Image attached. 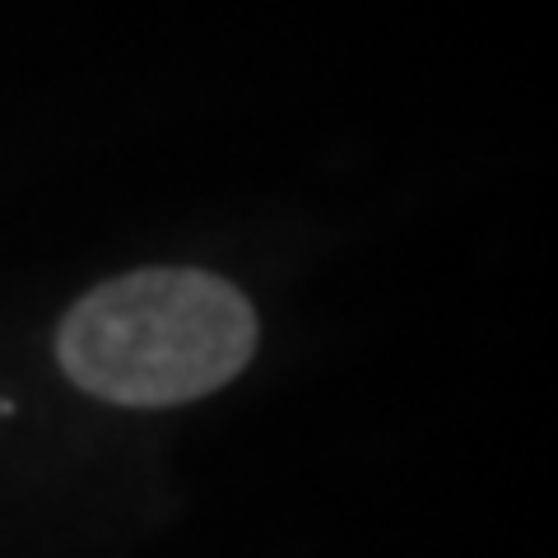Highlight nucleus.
<instances>
[{"mask_svg": "<svg viewBox=\"0 0 558 558\" xmlns=\"http://www.w3.org/2000/svg\"><path fill=\"white\" fill-rule=\"evenodd\" d=\"M256 312L205 270H135L89 289L57 330V359L80 391L112 405H182L252 363Z\"/></svg>", "mask_w": 558, "mask_h": 558, "instance_id": "1", "label": "nucleus"}]
</instances>
